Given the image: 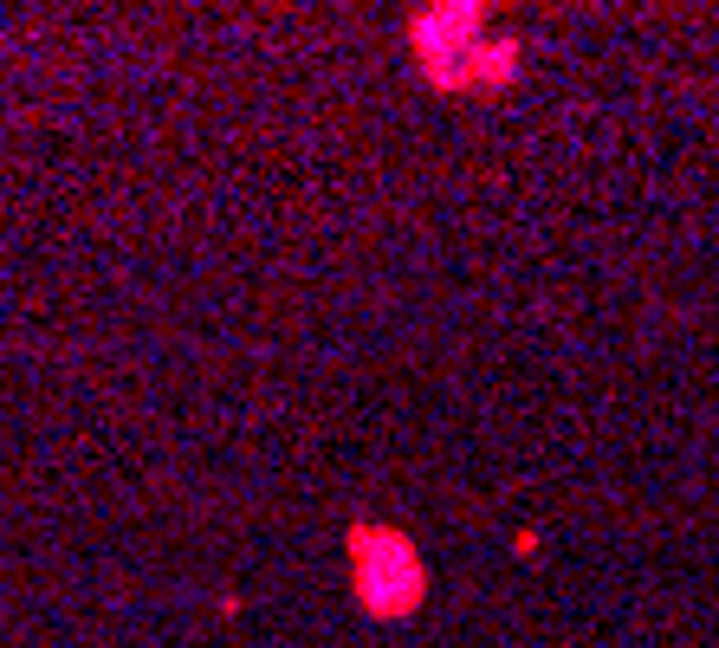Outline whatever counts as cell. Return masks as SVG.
Returning <instances> with one entry per match:
<instances>
[{
  "label": "cell",
  "mask_w": 719,
  "mask_h": 648,
  "mask_svg": "<svg viewBox=\"0 0 719 648\" xmlns=\"http://www.w3.org/2000/svg\"><path fill=\"white\" fill-rule=\"evenodd\" d=\"M429 552L415 532L389 519H351L344 525V590L369 623H415L429 610Z\"/></svg>",
  "instance_id": "cell-1"
},
{
  "label": "cell",
  "mask_w": 719,
  "mask_h": 648,
  "mask_svg": "<svg viewBox=\"0 0 719 648\" xmlns=\"http://www.w3.org/2000/svg\"><path fill=\"white\" fill-rule=\"evenodd\" d=\"M487 33H493V13L480 0H434V7H415L402 20L409 59L422 66V84L441 98H460V72H467V59L480 53Z\"/></svg>",
  "instance_id": "cell-2"
}]
</instances>
